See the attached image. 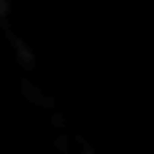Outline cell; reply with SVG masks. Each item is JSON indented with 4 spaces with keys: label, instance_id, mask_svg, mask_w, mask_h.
<instances>
[]
</instances>
